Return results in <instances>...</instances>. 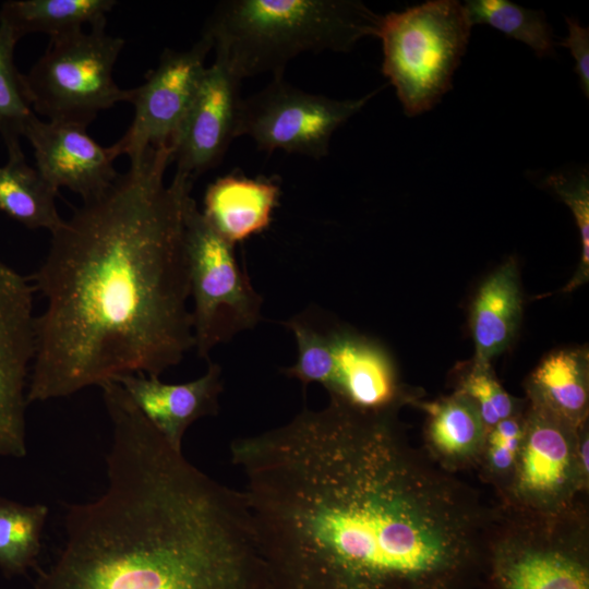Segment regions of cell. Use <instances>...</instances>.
<instances>
[{"label":"cell","instance_id":"484cf974","mask_svg":"<svg viewBox=\"0 0 589 589\" xmlns=\"http://www.w3.org/2000/svg\"><path fill=\"white\" fill-rule=\"evenodd\" d=\"M455 392L476 405L486 430L526 407V400L522 402L504 389L491 364L471 362L469 370L459 377Z\"/></svg>","mask_w":589,"mask_h":589},{"label":"cell","instance_id":"8992f818","mask_svg":"<svg viewBox=\"0 0 589 589\" xmlns=\"http://www.w3.org/2000/svg\"><path fill=\"white\" fill-rule=\"evenodd\" d=\"M470 32L464 4L456 0H429L382 16V72L408 117L431 110L452 89Z\"/></svg>","mask_w":589,"mask_h":589},{"label":"cell","instance_id":"30bf717a","mask_svg":"<svg viewBox=\"0 0 589 589\" xmlns=\"http://www.w3.org/2000/svg\"><path fill=\"white\" fill-rule=\"evenodd\" d=\"M376 92L334 99L297 88L283 75L273 76L264 88L241 99L236 137L249 136L267 152L281 149L320 159L328 154L334 132Z\"/></svg>","mask_w":589,"mask_h":589},{"label":"cell","instance_id":"7c38bea8","mask_svg":"<svg viewBox=\"0 0 589 589\" xmlns=\"http://www.w3.org/2000/svg\"><path fill=\"white\" fill-rule=\"evenodd\" d=\"M34 290L0 261V456L26 454L27 380L36 345Z\"/></svg>","mask_w":589,"mask_h":589},{"label":"cell","instance_id":"4fadbf2b","mask_svg":"<svg viewBox=\"0 0 589 589\" xmlns=\"http://www.w3.org/2000/svg\"><path fill=\"white\" fill-rule=\"evenodd\" d=\"M328 358L322 386L330 400L369 413H396L418 398L400 380L386 348L353 329L324 328Z\"/></svg>","mask_w":589,"mask_h":589},{"label":"cell","instance_id":"9c48e42d","mask_svg":"<svg viewBox=\"0 0 589 589\" xmlns=\"http://www.w3.org/2000/svg\"><path fill=\"white\" fill-rule=\"evenodd\" d=\"M581 428L526 399L520 450L509 483L498 493L500 503L555 514L584 501L589 477L582 472L578 456Z\"/></svg>","mask_w":589,"mask_h":589},{"label":"cell","instance_id":"2e32d148","mask_svg":"<svg viewBox=\"0 0 589 589\" xmlns=\"http://www.w3.org/2000/svg\"><path fill=\"white\" fill-rule=\"evenodd\" d=\"M176 450L182 452L185 431L196 420L216 416L224 386L221 368L209 362L206 372L190 382L168 384L158 376L124 374L115 380Z\"/></svg>","mask_w":589,"mask_h":589},{"label":"cell","instance_id":"d4e9b609","mask_svg":"<svg viewBox=\"0 0 589 589\" xmlns=\"http://www.w3.org/2000/svg\"><path fill=\"white\" fill-rule=\"evenodd\" d=\"M17 40L5 25L0 24V135L9 158L24 157L20 137L24 136L27 123L36 116L13 60Z\"/></svg>","mask_w":589,"mask_h":589},{"label":"cell","instance_id":"8fae6325","mask_svg":"<svg viewBox=\"0 0 589 589\" xmlns=\"http://www.w3.org/2000/svg\"><path fill=\"white\" fill-rule=\"evenodd\" d=\"M212 49V40L202 33L189 49H166L163 52L157 67L147 73L143 84L132 89L129 103L134 106V117L124 135L111 145L117 157L127 155L132 161L148 148L172 151Z\"/></svg>","mask_w":589,"mask_h":589},{"label":"cell","instance_id":"3957f363","mask_svg":"<svg viewBox=\"0 0 589 589\" xmlns=\"http://www.w3.org/2000/svg\"><path fill=\"white\" fill-rule=\"evenodd\" d=\"M34 589H271L253 539L221 508L155 481L116 484L65 515Z\"/></svg>","mask_w":589,"mask_h":589},{"label":"cell","instance_id":"4316f807","mask_svg":"<svg viewBox=\"0 0 589 589\" xmlns=\"http://www.w3.org/2000/svg\"><path fill=\"white\" fill-rule=\"evenodd\" d=\"M525 409L506 418L486 432L479 466L482 478L501 493L513 476L524 434Z\"/></svg>","mask_w":589,"mask_h":589},{"label":"cell","instance_id":"7a4b0ae2","mask_svg":"<svg viewBox=\"0 0 589 589\" xmlns=\"http://www.w3.org/2000/svg\"><path fill=\"white\" fill-rule=\"evenodd\" d=\"M170 148H148L51 232L34 276L27 401L71 396L124 374L160 376L194 347L184 205L192 182H165Z\"/></svg>","mask_w":589,"mask_h":589},{"label":"cell","instance_id":"44dd1931","mask_svg":"<svg viewBox=\"0 0 589 589\" xmlns=\"http://www.w3.org/2000/svg\"><path fill=\"white\" fill-rule=\"evenodd\" d=\"M112 0H10L2 3L0 24L17 39L29 33H44L50 38L106 23V15L116 5Z\"/></svg>","mask_w":589,"mask_h":589},{"label":"cell","instance_id":"6da1fadb","mask_svg":"<svg viewBox=\"0 0 589 589\" xmlns=\"http://www.w3.org/2000/svg\"><path fill=\"white\" fill-rule=\"evenodd\" d=\"M230 450L271 589H482L493 506L396 413L329 400Z\"/></svg>","mask_w":589,"mask_h":589},{"label":"cell","instance_id":"5bb4252c","mask_svg":"<svg viewBox=\"0 0 589 589\" xmlns=\"http://www.w3.org/2000/svg\"><path fill=\"white\" fill-rule=\"evenodd\" d=\"M240 82L217 59L206 67L172 146L176 175L193 182L220 163L236 137Z\"/></svg>","mask_w":589,"mask_h":589},{"label":"cell","instance_id":"e0dca14e","mask_svg":"<svg viewBox=\"0 0 589 589\" xmlns=\"http://www.w3.org/2000/svg\"><path fill=\"white\" fill-rule=\"evenodd\" d=\"M413 406L425 413L424 452L440 468L455 473L479 466L488 430L468 397L454 392Z\"/></svg>","mask_w":589,"mask_h":589},{"label":"cell","instance_id":"277c9868","mask_svg":"<svg viewBox=\"0 0 589 589\" xmlns=\"http://www.w3.org/2000/svg\"><path fill=\"white\" fill-rule=\"evenodd\" d=\"M381 15L352 0H226L207 19L203 34L241 81L284 74L303 52L348 51L377 36Z\"/></svg>","mask_w":589,"mask_h":589},{"label":"cell","instance_id":"83f0119b","mask_svg":"<svg viewBox=\"0 0 589 589\" xmlns=\"http://www.w3.org/2000/svg\"><path fill=\"white\" fill-rule=\"evenodd\" d=\"M549 187L570 208L578 226L581 254L574 277L563 292H572L589 278V178L588 172H556L548 177Z\"/></svg>","mask_w":589,"mask_h":589},{"label":"cell","instance_id":"ac0fdd59","mask_svg":"<svg viewBox=\"0 0 589 589\" xmlns=\"http://www.w3.org/2000/svg\"><path fill=\"white\" fill-rule=\"evenodd\" d=\"M279 195V185L271 179L227 175L206 189L203 215L236 245L269 226Z\"/></svg>","mask_w":589,"mask_h":589},{"label":"cell","instance_id":"603a6c76","mask_svg":"<svg viewBox=\"0 0 589 589\" xmlns=\"http://www.w3.org/2000/svg\"><path fill=\"white\" fill-rule=\"evenodd\" d=\"M49 508L0 497V569L20 575L35 565Z\"/></svg>","mask_w":589,"mask_h":589},{"label":"cell","instance_id":"d6986e66","mask_svg":"<svg viewBox=\"0 0 589 589\" xmlns=\"http://www.w3.org/2000/svg\"><path fill=\"white\" fill-rule=\"evenodd\" d=\"M522 315L518 266L508 259L481 284L471 306L470 329L474 345L471 362L491 360L513 342Z\"/></svg>","mask_w":589,"mask_h":589},{"label":"cell","instance_id":"9a60e30c","mask_svg":"<svg viewBox=\"0 0 589 589\" xmlns=\"http://www.w3.org/2000/svg\"><path fill=\"white\" fill-rule=\"evenodd\" d=\"M24 136L34 148L36 169L44 179L57 190L64 187L80 194L83 201L103 193L119 176L112 147L100 146L83 127L34 116Z\"/></svg>","mask_w":589,"mask_h":589},{"label":"cell","instance_id":"cb8c5ba5","mask_svg":"<svg viewBox=\"0 0 589 589\" xmlns=\"http://www.w3.org/2000/svg\"><path fill=\"white\" fill-rule=\"evenodd\" d=\"M464 8L471 26L490 25L528 45L540 58L555 55L553 32L542 11L508 0H468Z\"/></svg>","mask_w":589,"mask_h":589},{"label":"cell","instance_id":"f1b7e54d","mask_svg":"<svg viewBox=\"0 0 589 589\" xmlns=\"http://www.w3.org/2000/svg\"><path fill=\"white\" fill-rule=\"evenodd\" d=\"M568 36L557 45L569 49L575 59V71L578 74L580 87L589 96V28L582 27L576 19L566 17Z\"/></svg>","mask_w":589,"mask_h":589},{"label":"cell","instance_id":"5b68a950","mask_svg":"<svg viewBox=\"0 0 589 589\" xmlns=\"http://www.w3.org/2000/svg\"><path fill=\"white\" fill-rule=\"evenodd\" d=\"M482 589H589L585 501L555 514L494 505Z\"/></svg>","mask_w":589,"mask_h":589},{"label":"cell","instance_id":"ffe728a7","mask_svg":"<svg viewBox=\"0 0 589 589\" xmlns=\"http://www.w3.org/2000/svg\"><path fill=\"white\" fill-rule=\"evenodd\" d=\"M527 400L581 428L589 416V352L563 348L546 354L526 383Z\"/></svg>","mask_w":589,"mask_h":589},{"label":"cell","instance_id":"52a82bcc","mask_svg":"<svg viewBox=\"0 0 589 589\" xmlns=\"http://www.w3.org/2000/svg\"><path fill=\"white\" fill-rule=\"evenodd\" d=\"M106 23L50 38L27 74H22L34 112L83 128L117 103L130 101L132 89L112 77L124 39L105 32Z\"/></svg>","mask_w":589,"mask_h":589},{"label":"cell","instance_id":"ba28073f","mask_svg":"<svg viewBox=\"0 0 589 589\" xmlns=\"http://www.w3.org/2000/svg\"><path fill=\"white\" fill-rule=\"evenodd\" d=\"M184 240L194 347L199 357L207 359L214 347L261 321L263 300L241 267L235 245L209 225L191 195L184 205Z\"/></svg>","mask_w":589,"mask_h":589},{"label":"cell","instance_id":"7402d4cb","mask_svg":"<svg viewBox=\"0 0 589 589\" xmlns=\"http://www.w3.org/2000/svg\"><path fill=\"white\" fill-rule=\"evenodd\" d=\"M57 193L25 157L9 158L0 167V211L27 228L53 232L60 227Z\"/></svg>","mask_w":589,"mask_h":589}]
</instances>
